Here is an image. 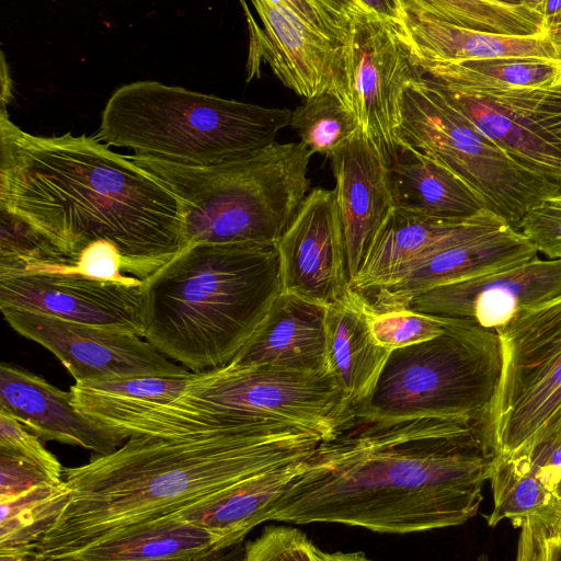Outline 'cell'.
I'll return each instance as SVG.
<instances>
[{"instance_id": "cell-1", "label": "cell", "mask_w": 561, "mask_h": 561, "mask_svg": "<svg viewBox=\"0 0 561 561\" xmlns=\"http://www.w3.org/2000/svg\"><path fill=\"white\" fill-rule=\"evenodd\" d=\"M492 457L472 423L352 419L302 462L266 520L386 534L458 526L478 512Z\"/></svg>"}, {"instance_id": "cell-2", "label": "cell", "mask_w": 561, "mask_h": 561, "mask_svg": "<svg viewBox=\"0 0 561 561\" xmlns=\"http://www.w3.org/2000/svg\"><path fill=\"white\" fill-rule=\"evenodd\" d=\"M0 208L65 256L114 244L146 279L184 248V205L128 156L85 135L44 137L0 116Z\"/></svg>"}, {"instance_id": "cell-3", "label": "cell", "mask_w": 561, "mask_h": 561, "mask_svg": "<svg viewBox=\"0 0 561 561\" xmlns=\"http://www.w3.org/2000/svg\"><path fill=\"white\" fill-rule=\"evenodd\" d=\"M325 437L283 421L206 435L128 438L108 455L64 469L70 497L36 542L35 561L175 516L265 471L308 458Z\"/></svg>"}, {"instance_id": "cell-4", "label": "cell", "mask_w": 561, "mask_h": 561, "mask_svg": "<svg viewBox=\"0 0 561 561\" xmlns=\"http://www.w3.org/2000/svg\"><path fill=\"white\" fill-rule=\"evenodd\" d=\"M144 285V339L191 373L224 367L283 291L277 244L190 245Z\"/></svg>"}, {"instance_id": "cell-5", "label": "cell", "mask_w": 561, "mask_h": 561, "mask_svg": "<svg viewBox=\"0 0 561 561\" xmlns=\"http://www.w3.org/2000/svg\"><path fill=\"white\" fill-rule=\"evenodd\" d=\"M293 111L136 81L118 88L102 112L98 138L159 163L216 169L275 142Z\"/></svg>"}, {"instance_id": "cell-6", "label": "cell", "mask_w": 561, "mask_h": 561, "mask_svg": "<svg viewBox=\"0 0 561 561\" xmlns=\"http://www.w3.org/2000/svg\"><path fill=\"white\" fill-rule=\"evenodd\" d=\"M283 421L333 438L352 410L331 373L309 374L265 366L228 364L193 373L181 394L165 404L122 407L117 426L137 434L168 431L191 437Z\"/></svg>"}, {"instance_id": "cell-7", "label": "cell", "mask_w": 561, "mask_h": 561, "mask_svg": "<svg viewBox=\"0 0 561 561\" xmlns=\"http://www.w3.org/2000/svg\"><path fill=\"white\" fill-rule=\"evenodd\" d=\"M311 156L301 142L275 141L244 160L216 169L129 157L182 201L186 248L277 244L310 192Z\"/></svg>"}, {"instance_id": "cell-8", "label": "cell", "mask_w": 561, "mask_h": 561, "mask_svg": "<svg viewBox=\"0 0 561 561\" xmlns=\"http://www.w3.org/2000/svg\"><path fill=\"white\" fill-rule=\"evenodd\" d=\"M445 320L440 335L390 353L370 396L353 409L354 421L439 417L481 428L501 375L499 336Z\"/></svg>"}, {"instance_id": "cell-9", "label": "cell", "mask_w": 561, "mask_h": 561, "mask_svg": "<svg viewBox=\"0 0 561 561\" xmlns=\"http://www.w3.org/2000/svg\"><path fill=\"white\" fill-rule=\"evenodd\" d=\"M495 332L501 375L481 437L492 455H527L537 469L561 444V295Z\"/></svg>"}, {"instance_id": "cell-10", "label": "cell", "mask_w": 561, "mask_h": 561, "mask_svg": "<svg viewBox=\"0 0 561 561\" xmlns=\"http://www.w3.org/2000/svg\"><path fill=\"white\" fill-rule=\"evenodd\" d=\"M401 116L402 154L415 152L443 165L514 230L535 206L561 193L477 129L424 76L404 88Z\"/></svg>"}, {"instance_id": "cell-11", "label": "cell", "mask_w": 561, "mask_h": 561, "mask_svg": "<svg viewBox=\"0 0 561 561\" xmlns=\"http://www.w3.org/2000/svg\"><path fill=\"white\" fill-rule=\"evenodd\" d=\"M241 5L250 32L248 80L260 77L265 61L285 87L306 100L331 93L348 108L352 20L345 0L252 1L260 24L247 3Z\"/></svg>"}, {"instance_id": "cell-12", "label": "cell", "mask_w": 561, "mask_h": 561, "mask_svg": "<svg viewBox=\"0 0 561 561\" xmlns=\"http://www.w3.org/2000/svg\"><path fill=\"white\" fill-rule=\"evenodd\" d=\"M352 20L347 57L348 108L360 130L390 168L402 156L398 130L404 88L422 78L415 64L407 24L376 21L354 0H345Z\"/></svg>"}, {"instance_id": "cell-13", "label": "cell", "mask_w": 561, "mask_h": 561, "mask_svg": "<svg viewBox=\"0 0 561 561\" xmlns=\"http://www.w3.org/2000/svg\"><path fill=\"white\" fill-rule=\"evenodd\" d=\"M72 259L0 261V309H15L144 337V280L100 282L71 273Z\"/></svg>"}, {"instance_id": "cell-14", "label": "cell", "mask_w": 561, "mask_h": 561, "mask_svg": "<svg viewBox=\"0 0 561 561\" xmlns=\"http://www.w3.org/2000/svg\"><path fill=\"white\" fill-rule=\"evenodd\" d=\"M427 79L516 162L561 188V87L463 89Z\"/></svg>"}, {"instance_id": "cell-15", "label": "cell", "mask_w": 561, "mask_h": 561, "mask_svg": "<svg viewBox=\"0 0 561 561\" xmlns=\"http://www.w3.org/2000/svg\"><path fill=\"white\" fill-rule=\"evenodd\" d=\"M1 311L19 334L51 352L76 382L193 374L133 333L22 310Z\"/></svg>"}, {"instance_id": "cell-16", "label": "cell", "mask_w": 561, "mask_h": 561, "mask_svg": "<svg viewBox=\"0 0 561 561\" xmlns=\"http://www.w3.org/2000/svg\"><path fill=\"white\" fill-rule=\"evenodd\" d=\"M277 250L284 293L329 307L352 290L333 190L308 193Z\"/></svg>"}, {"instance_id": "cell-17", "label": "cell", "mask_w": 561, "mask_h": 561, "mask_svg": "<svg viewBox=\"0 0 561 561\" xmlns=\"http://www.w3.org/2000/svg\"><path fill=\"white\" fill-rule=\"evenodd\" d=\"M559 295L561 259L537 256L514 267L435 287L414 297L404 308L496 331L522 310Z\"/></svg>"}, {"instance_id": "cell-18", "label": "cell", "mask_w": 561, "mask_h": 561, "mask_svg": "<svg viewBox=\"0 0 561 561\" xmlns=\"http://www.w3.org/2000/svg\"><path fill=\"white\" fill-rule=\"evenodd\" d=\"M537 249L512 228L445 248L401 267L383 286L359 294L374 309L404 308L435 287L468 280L526 263Z\"/></svg>"}, {"instance_id": "cell-19", "label": "cell", "mask_w": 561, "mask_h": 561, "mask_svg": "<svg viewBox=\"0 0 561 561\" xmlns=\"http://www.w3.org/2000/svg\"><path fill=\"white\" fill-rule=\"evenodd\" d=\"M328 159L352 283L393 207L388 167L360 129Z\"/></svg>"}, {"instance_id": "cell-20", "label": "cell", "mask_w": 561, "mask_h": 561, "mask_svg": "<svg viewBox=\"0 0 561 561\" xmlns=\"http://www.w3.org/2000/svg\"><path fill=\"white\" fill-rule=\"evenodd\" d=\"M507 228L511 227L489 210L466 220L444 221L392 207L351 288L359 294L379 288L401 267L419 257Z\"/></svg>"}, {"instance_id": "cell-21", "label": "cell", "mask_w": 561, "mask_h": 561, "mask_svg": "<svg viewBox=\"0 0 561 561\" xmlns=\"http://www.w3.org/2000/svg\"><path fill=\"white\" fill-rule=\"evenodd\" d=\"M0 410L43 440L80 446L98 456L112 454L126 440L80 412L73 394L11 364L0 366Z\"/></svg>"}, {"instance_id": "cell-22", "label": "cell", "mask_w": 561, "mask_h": 561, "mask_svg": "<svg viewBox=\"0 0 561 561\" xmlns=\"http://www.w3.org/2000/svg\"><path fill=\"white\" fill-rule=\"evenodd\" d=\"M325 306L282 291L261 325L231 364L330 373Z\"/></svg>"}, {"instance_id": "cell-23", "label": "cell", "mask_w": 561, "mask_h": 561, "mask_svg": "<svg viewBox=\"0 0 561 561\" xmlns=\"http://www.w3.org/2000/svg\"><path fill=\"white\" fill-rule=\"evenodd\" d=\"M325 332L330 373L353 411L370 396L391 351L376 342L354 290L327 308Z\"/></svg>"}, {"instance_id": "cell-24", "label": "cell", "mask_w": 561, "mask_h": 561, "mask_svg": "<svg viewBox=\"0 0 561 561\" xmlns=\"http://www.w3.org/2000/svg\"><path fill=\"white\" fill-rule=\"evenodd\" d=\"M306 459L260 473L175 516L207 530L218 539L219 547L242 542L251 529L266 522Z\"/></svg>"}, {"instance_id": "cell-25", "label": "cell", "mask_w": 561, "mask_h": 561, "mask_svg": "<svg viewBox=\"0 0 561 561\" xmlns=\"http://www.w3.org/2000/svg\"><path fill=\"white\" fill-rule=\"evenodd\" d=\"M403 8L416 65L499 58L558 60L556 49L548 38L491 35L458 27L404 5Z\"/></svg>"}, {"instance_id": "cell-26", "label": "cell", "mask_w": 561, "mask_h": 561, "mask_svg": "<svg viewBox=\"0 0 561 561\" xmlns=\"http://www.w3.org/2000/svg\"><path fill=\"white\" fill-rule=\"evenodd\" d=\"M394 208L423 217L460 221L486 210L451 172L415 152H404L388 168Z\"/></svg>"}, {"instance_id": "cell-27", "label": "cell", "mask_w": 561, "mask_h": 561, "mask_svg": "<svg viewBox=\"0 0 561 561\" xmlns=\"http://www.w3.org/2000/svg\"><path fill=\"white\" fill-rule=\"evenodd\" d=\"M219 547L207 530L176 516L112 536L55 561H153L192 557Z\"/></svg>"}, {"instance_id": "cell-28", "label": "cell", "mask_w": 561, "mask_h": 561, "mask_svg": "<svg viewBox=\"0 0 561 561\" xmlns=\"http://www.w3.org/2000/svg\"><path fill=\"white\" fill-rule=\"evenodd\" d=\"M408 9L451 25L512 38H547L542 0H402Z\"/></svg>"}, {"instance_id": "cell-29", "label": "cell", "mask_w": 561, "mask_h": 561, "mask_svg": "<svg viewBox=\"0 0 561 561\" xmlns=\"http://www.w3.org/2000/svg\"><path fill=\"white\" fill-rule=\"evenodd\" d=\"M423 76L463 89L561 87V60L499 58L417 64Z\"/></svg>"}, {"instance_id": "cell-30", "label": "cell", "mask_w": 561, "mask_h": 561, "mask_svg": "<svg viewBox=\"0 0 561 561\" xmlns=\"http://www.w3.org/2000/svg\"><path fill=\"white\" fill-rule=\"evenodd\" d=\"M488 480L494 500L493 511L486 515L490 526L510 519L514 527H520L554 501L527 455H493Z\"/></svg>"}, {"instance_id": "cell-31", "label": "cell", "mask_w": 561, "mask_h": 561, "mask_svg": "<svg viewBox=\"0 0 561 561\" xmlns=\"http://www.w3.org/2000/svg\"><path fill=\"white\" fill-rule=\"evenodd\" d=\"M70 497L65 481L35 486L0 501V553H33Z\"/></svg>"}, {"instance_id": "cell-32", "label": "cell", "mask_w": 561, "mask_h": 561, "mask_svg": "<svg viewBox=\"0 0 561 561\" xmlns=\"http://www.w3.org/2000/svg\"><path fill=\"white\" fill-rule=\"evenodd\" d=\"M289 125L312 154L321 153L327 158L360 129L351 110L331 93L319 94L297 106Z\"/></svg>"}, {"instance_id": "cell-33", "label": "cell", "mask_w": 561, "mask_h": 561, "mask_svg": "<svg viewBox=\"0 0 561 561\" xmlns=\"http://www.w3.org/2000/svg\"><path fill=\"white\" fill-rule=\"evenodd\" d=\"M365 308L376 342L391 352L434 339L447 324L445 319L407 308L380 310L369 307L366 301Z\"/></svg>"}, {"instance_id": "cell-34", "label": "cell", "mask_w": 561, "mask_h": 561, "mask_svg": "<svg viewBox=\"0 0 561 561\" xmlns=\"http://www.w3.org/2000/svg\"><path fill=\"white\" fill-rule=\"evenodd\" d=\"M313 547L296 528L271 526L244 546L243 561H314Z\"/></svg>"}, {"instance_id": "cell-35", "label": "cell", "mask_w": 561, "mask_h": 561, "mask_svg": "<svg viewBox=\"0 0 561 561\" xmlns=\"http://www.w3.org/2000/svg\"><path fill=\"white\" fill-rule=\"evenodd\" d=\"M0 453L34 462L46 470L55 480H64L61 463L45 448L41 438L2 410H0Z\"/></svg>"}, {"instance_id": "cell-36", "label": "cell", "mask_w": 561, "mask_h": 561, "mask_svg": "<svg viewBox=\"0 0 561 561\" xmlns=\"http://www.w3.org/2000/svg\"><path fill=\"white\" fill-rule=\"evenodd\" d=\"M518 231L548 259H561V193L535 206L520 221Z\"/></svg>"}, {"instance_id": "cell-37", "label": "cell", "mask_w": 561, "mask_h": 561, "mask_svg": "<svg viewBox=\"0 0 561 561\" xmlns=\"http://www.w3.org/2000/svg\"><path fill=\"white\" fill-rule=\"evenodd\" d=\"M67 268L83 277L118 284H134L139 278L129 276L123 271V259L117 248L106 241H98L88 245Z\"/></svg>"}, {"instance_id": "cell-38", "label": "cell", "mask_w": 561, "mask_h": 561, "mask_svg": "<svg viewBox=\"0 0 561 561\" xmlns=\"http://www.w3.org/2000/svg\"><path fill=\"white\" fill-rule=\"evenodd\" d=\"M59 482L61 481L55 480L38 465L0 453V501L14 497L38 485Z\"/></svg>"}, {"instance_id": "cell-39", "label": "cell", "mask_w": 561, "mask_h": 561, "mask_svg": "<svg viewBox=\"0 0 561 561\" xmlns=\"http://www.w3.org/2000/svg\"><path fill=\"white\" fill-rule=\"evenodd\" d=\"M519 528L516 561H561V540L549 537L540 518H527Z\"/></svg>"}, {"instance_id": "cell-40", "label": "cell", "mask_w": 561, "mask_h": 561, "mask_svg": "<svg viewBox=\"0 0 561 561\" xmlns=\"http://www.w3.org/2000/svg\"><path fill=\"white\" fill-rule=\"evenodd\" d=\"M243 558L244 546L242 541L227 547H215L192 557L153 561H243Z\"/></svg>"}, {"instance_id": "cell-41", "label": "cell", "mask_w": 561, "mask_h": 561, "mask_svg": "<svg viewBox=\"0 0 561 561\" xmlns=\"http://www.w3.org/2000/svg\"><path fill=\"white\" fill-rule=\"evenodd\" d=\"M542 480V482L550 489L554 483L557 477L561 472V444L556 447L542 461V463L535 469Z\"/></svg>"}, {"instance_id": "cell-42", "label": "cell", "mask_w": 561, "mask_h": 561, "mask_svg": "<svg viewBox=\"0 0 561 561\" xmlns=\"http://www.w3.org/2000/svg\"><path fill=\"white\" fill-rule=\"evenodd\" d=\"M551 538L561 540V500H554L538 516Z\"/></svg>"}, {"instance_id": "cell-43", "label": "cell", "mask_w": 561, "mask_h": 561, "mask_svg": "<svg viewBox=\"0 0 561 561\" xmlns=\"http://www.w3.org/2000/svg\"><path fill=\"white\" fill-rule=\"evenodd\" d=\"M314 561H373L362 552H324L313 547Z\"/></svg>"}, {"instance_id": "cell-44", "label": "cell", "mask_w": 561, "mask_h": 561, "mask_svg": "<svg viewBox=\"0 0 561 561\" xmlns=\"http://www.w3.org/2000/svg\"><path fill=\"white\" fill-rule=\"evenodd\" d=\"M547 35L546 37L553 45L557 59L561 60V11L547 20Z\"/></svg>"}, {"instance_id": "cell-45", "label": "cell", "mask_w": 561, "mask_h": 561, "mask_svg": "<svg viewBox=\"0 0 561 561\" xmlns=\"http://www.w3.org/2000/svg\"><path fill=\"white\" fill-rule=\"evenodd\" d=\"M0 561H35L33 553L5 552L0 553Z\"/></svg>"}, {"instance_id": "cell-46", "label": "cell", "mask_w": 561, "mask_h": 561, "mask_svg": "<svg viewBox=\"0 0 561 561\" xmlns=\"http://www.w3.org/2000/svg\"><path fill=\"white\" fill-rule=\"evenodd\" d=\"M551 492L554 500H561V472L552 484Z\"/></svg>"}, {"instance_id": "cell-47", "label": "cell", "mask_w": 561, "mask_h": 561, "mask_svg": "<svg viewBox=\"0 0 561 561\" xmlns=\"http://www.w3.org/2000/svg\"><path fill=\"white\" fill-rule=\"evenodd\" d=\"M476 561H489V559H488V556H486V554H480V556L476 559Z\"/></svg>"}]
</instances>
